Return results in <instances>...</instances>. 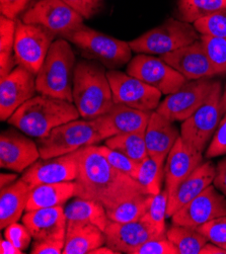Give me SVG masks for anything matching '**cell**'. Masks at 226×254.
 Returning a JSON list of instances; mask_svg holds the SVG:
<instances>
[{"label":"cell","instance_id":"cell-33","mask_svg":"<svg viewBox=\"0 0 226 254\" xmlns=\"http://www.w3.org/2000/svg\"><path fill=\"white\" fill-rule=\"evenodd\" d=\"M153 195L142 194L126 200L113 209L107 210L110 221L116 223H129L141 219L148 211Z\"/></svg>","mask_w":226,"mask_h":254},{"label":"cell","instance_id":"cell-16","mask_svg":"<svg viewBox=\"0 0 226 254\" xmlns=\"http://www.w3.org/2000/svg\"><path fill=\"white\" fill-rule=\"evenodd\" d=\"M78 150L50 159H39L23 172L21 179L33 188L64 182H75L78 176Z\"/></svg>","mask_w":226,"mask_h":254},{"label":"cell","instance_id":"cell-36","mask_svg":"<svg viewBox=\"0 0 226 254\" xmlns=\"http://www.w3.org/2000/svg\"><path fill=\"white\" fill-rule=\"evenodd\" d=\"M193 24L201 36L226 38V8L201 18Z\"/></svg>","mask_w":226,"mask_h":254},{"label":"cell","instance_id":"cell-26","mask_svg":"<svg viewBox=\"0 0 226 254\" xmlns=\"http://www.w3.org/2000/svg\"><path fill=\"white\" fill-rule=\"evenodd\" d=\"M34 188L21 177L12 185L0 189V227L1 229L17 222L26 211L27 204Z\"/></svg>","mask_w":226,"mask_h":254},{"label":"cell","instance_id":"cell-20","mask_svg":"<svg viewBox=\"0 0 226 254\" xmlns=\"http://www.w3.org/2000/svg\"><path fill=\"white\" fill-rule=\"evenodd\" d=\"M106 245L120 253L131 254L134 249L159 235L145 215L134 222L110 221L105 230ZM165 235V234H163Z\"/></svg>","mask_w":226,"mask_h":254},{"label":"cell","instance_id":"cell-5","mask_svg":"<svg viewBox=\"0 0 226 254\" xmlns=\"http://www.w3.org/2000/svg\"><path fill=\"white\" fill-rule=\"evenodd\" d=\"M64 39L76 46L82 56L117 70L131 61L132 49L129 43L94 31L86 25L68 34Z\"/></svg>","mask_w":226,"mask_h":254},{"label":"cell","instance_id":"cell-10","mask_svg":"<svg viewBox=\"0 0 226 254\" xmlns=\"http://www.w3.org/2000/svg\"><path fill=\"white\" fill-rule=\"evenodd\" d=\"M55 36L38 24L24 23L16 19L14 55L18 65L38 74Z\"/></svg>","mask_w":226,"mask_h":254},{"label":"cell","instance_id":"cell-11","mask_svg":"<svg viewBox=\"0 0 226 254\" xmlns=\"http://www.w3.org/2000/svg\"><path fill=\"white\" fill-rule=\"evenodd\" d=\"M215 83L211 78L188 80L177 91L168 94L155 111L173 123L184 122L205 103Z\"/></svg>","mask_w":226,"mask_h":254},{"label":"cell","instance_id":"cell-19","mask_svg":"<svg viewBox=\"0 0 226 254\" xmlns=\"http://www.w3.org/2000/svg\"><path fill=\"white\" fill-rule=\"evenodd\" d=\"M151 114L152 112L115 104L107 114L92 121L99 135L106 141L118 134L145 133Z\"/></svg>","mask_w":226,"mask_h":254},{"label":"cell","instance_id":"cell-47","mask_svg":"<svg viewBox=\"0 0 226 254\" xmlns=\"http://www.w3.org/2000/svg\"><path fill=\"white\" fill-rule=\"evenodd\" d=\"M0 253L1 254H22L23 251L18 249L7 239H1V242H0Z\"/></svg>","mask_w":226,"mask_h":254},{"label":"cell","instance_id":"cell-49","mask_svg":"<svg viewBox=\"0 0 226 254\" xmlns=\"http://www.w3.org/2000/svg\"><path fill=\"white\" fill-rule=\"evenodd\" d=\"M17 181V175L13 173H1L0 176V189L6 188Z\"/></svg>","mask_w":226,"mask_h":254},{"label":"cell","instance_id":"cell-39","mask_svg":"<svg viewBox=\"0 0 226 254\" xmlns=\"http://www.w3.org/2000/svg\"><path fill=\"white\" fill-rule=\"evenodd\" d=\"M197 229L209 242L226 249V216L209 221L199 226Z\"/></svg>","mask_w":226,"mask_h":254},{"label":"cell","instance_id":"cell-30","mask_svg":"<svg viewBox=\"0 0 226 254\" xmlns=\"http://www.w3.org/2000/svg\"><path fill=\"white\" fill-rule=\"evenodd\" d=\"M166 236L178 249V254H200L201 249L209 242L197 228L174 224L166 230Z\"/></svg>","mask_w":226,"mask_h":254},{"label":"cell","instance_id":"cell-1","mask_svg":"<svg viewBox=\"0 0 226 254\" xmlns=\"http://www.w3.org/2000/svg\"><path fill=\"white\" fill-rule=\"evenodd\" d=\"M79 171L75 196L92 199L106 210L142 194H147L137 181L113 167L95 145L78 150Z\"/></svg>","mask_w":226,"mask_h":254},{"label":"cell","instance_id":"cell-4","mask_svg":"<svg viewBox=\"0 0 226 254\" xmlns=\"http://www.w3.org/2000/svg\"><path fill=\"white\" fill-rule=\"evenodd\" d=\"M75 66L76 59L69 41L63 38L55 40L36 75L37 91L73 103Z\"/></svg>","mask_w":226,"mask_h":254},{"label":"cell","instance_id":"cell-29","mask_svg":"<svg viewBox=\"0 0 226 254\" xmlns=\"http://www.w3.org/2000/svg\"><path fill=\"white\" fill-rule=\"evenodd\" d=\"M16 19L0 16V79L8 75L17 64L14 55Z\"/></svg>","mask_w":226,"mask_h":254},{"label":"cell","instance_id":"cell-45","mask_svg":"<svg viewBox=\"0 0 226 254\" xmlns=\"http://www.w3.org/2000/svg\"><path fill=\"white\" fill-rule=\"evenodd\" d=\"M65 240H35L32 245V254H61Z\"/></svg>","mask_w":226,"mask_h":254},{"label":"cell","instance_id":"cell-48","mask_svg":"<svg viewBox=\"0 0 226 254\" xmlns=\"http://www.w3.org/2000/svg\"><path fill=\"white\" fill-rule=\"evenodd\" d=\"M200 254H226V249L221 248L220 246L207 242L204 247L201 249Z\"/></svg>","mask_w":226,"mask_h":254},{"label":"cell","instance_id":"cell-44","mask_svg":"<svg viewBox=\"0 0 226 254\" xmlns=\"http://www.w3.org/2000/svg\"><path fill=\"white\" fill-rule=\"evenodd\" d=\"M83 18L89 19L103 8L102 0H63Z\"/></svg>","mask_w":226,"mask_h":254},{"label":"cell","instance_id":"cell-21","mask_svg":"<svg viewBox=\"0 0 226 254\" xmlns=\"http://www.w3.org/2000/svg\"><path fill=\"white\" fill-rule=\"evenodd\" d=\"M22 223L34 240H65L67 218L63 206L26 212Z\"/></svg>","mask_w":226,"mask_h":254},{"label":"cell","instance_id":"cell-41","mask_svg":"<svg viewBox=\"0 0 226 254\" xmlns=\"http://www.w3.org/2000/svg\"><path fill=\"white\" fill-rule=\"evenodd\" d=\"M4 238L10 241L21 251H24L29 248L33 237L26 225L15 222L5 228Z\"/></svg>","mask_w":226,"mask_h":254},{"label":"cell","instance_id":"cell-14","mask_svg":"<svg viewBox=\"0 0 226 254\" xmlns=\"http://www.w3.org/2000/svg\"><path fill=\"white\" fill-rule=\"evenodd\" d=\"M36 74L17 65L0 79V119L7 121L23 104L35 96Z\"/></svg>","mask_w":226,"mask_h":254},{"label":"cell","instance_id":"cell-40","mask_svg":"<svg viewBox=\"0 0 226 254\" xmlns=\"http://www.w3.org/2000/svg\"><path fill=\"white\" fill-rule=\"evenodd\" d=\"M131 254H178V249L165 234L145 242Z\"/></svg>","mask_w":226,"mask_h":254},{"label":"cell","instance_id":"cell-28","mask_svg":"<svg viewBox=\"0 0 226 254\" xmlns=\"http://www.w3.org/2000/svg\"><path fill=\"white\" fill-rule=\"evenodd\" d=\"M67 221H80L95 225L105 232L110 219L106 208L98 201L77 197L64 208Z\"/></svg>","mask_w":226,"mask_h":254},{"label":"cell","instance_id":"cell-22","mask_svg":"<svg viewBox=\"0 0 226 254\" xmlns=\"http://www.w3.org/2000/svg\"><path fill=\"white\" fill-rule=\"evenodd\" d=\"M202 163V153L191 149L180 137L171 148L164 164V182L168 196Z\"/></svg>","mask_w":226,"mask_h":254},{"label":"cell","instance_id":"cell-34","mask_svg":"<svg viewBox=\"0 0 226 254\" xmlns=\"http://www.w3.org/2000/svg\"><path fill=\"white\" fill-rule=\"evenodd\" d=\"M149 195H156L162 190L164 180V164H161L151 157H147L140 164L135 179Z\"/></svg>","mask_w":226,"mask_h":254},{"label":"cell","instance_id":"cell-42","mask_svg":"<svg viewBox=\"0 0 226 254\" xmlns=\"http://www.w3.org/2000/svg\"><path fill=\"white\" fill-rule=\"evenodd\" d=\"M226 155V113L221 119L217 130L206 149V158Z\"/></svg>","mask_w":226,"mask_h":254},{"label":"cell","instance_id":"cell-31","mask_svg":"<svg viewBox=\"0 0 226 254\" xmlns=\"http://www.w3.org/2000/svg\"><path fill=\"white\" fill-rule=\"evenodd\" d=\"M105 145L121 152L138 163H141L149 156L145 143V133L118 134L107 139Z\"/></svg>","mask_w":226,"mask_h":254},{"label":"cell","instance_id":"cell-35","mask_svg":"<svg viewBox=\"0 0 226 254\" xmlns=\"http://www.w3.org/2000/svg\"><path fill=\"white\" fill-rule=\"evenodd\" d=\"M167 204H168V193L166 190H162L158 194L153 195L151 204L149 206L145 217L148 219L153 226L155 231L159 235L166 234L165 229V217L167 212Z\"/></svg>","mask_w":226,"mask_h":254},{"label":"cell","instance_id":"cell-7","mask_svg":"<svg viewBox=\"0 0 226 254\" xmlns=\"http://www.w3.org/2000/svg\"><path fill=\"white\" fill-rule=\"evenodd\" d=\"M104 141L93 121L74 120L55 128L48 136L38 139L42 159H50L72 153L86 146Z\"/></svg>","mask_w":226,"mask_h":254},{"label":"cell","instance_id":"cell-17","mask_svg":"<svg viewBox=\"0 0 226 254\" xmlns=\"http://www.w3.org/2000/svg\"><path fill=\"white\" fill-rule=\"evenodd\" d=\"M168 65L179 71L187 80L212 78L219 75L200 40L160 56Z\"/></svg>","mask_w":226,"mask_h":254},{"label":"cell","instance_id":"cell-25","mask_svg":"<svg viewBox=\"0 0 226 254\" xmlns=\"http://www.w3.org/2000/svg\"><path fill=\"white\" fill-rule=\"evenodd\" d=\"M104 244H106L105 232L95 225L80 221H67L63 254H89Z\"/></svg>","mask_w":226,"mask_h":254},{"label":"cell","instance_id":"cell-27","mask_svg":"<svg viewBox=\"0 0 226 254\" xmlns=\"http://www.w3.org/2000/svg\"><path fill=\"white\" fill-rule=\"evenodd\" d=\"M76 183L64 182L35 187L30 194L26 212L64 206L76 193Z\"/></svg>","mask_w":226,"mask_h":254},{"label":"cell","instance_id":"cell-50","mask_svg":"<svg viewBox=\"0 0 226 254\" xmlns=\"http://www.w3.org/2000/svg\"><path fill=\"white\" fill-rule=\"evenodd\" d=\"M89 254H119L117 251H115L114 249H112L111 247L107 246H99L97 248H95L94 250H92Z\"/></svg>","mask_w":226,"mask_h":254},{"label":"cell","instance_id":"cell-43","mask_svg":"<svg viewBox=\"0 0 226 254\" xmlns=\"http://www.w3.org/2000/svg\"><path fill=\"white\" fill-rule=\"evenodd\" d=\"M37 1L38 0H0V11L8 18L17 19Z\"/></svg>","mask_w":226,"mask_h":254},{"label":"cell","instance_id":"cell-12","mask_svg":"<svg viewBox=\"0 0 226 254\" xmlns=\"http://www.w3.org/2000/svg\"><path fill=\"white\" fill-rule=\"evenodd\" d=\"M107 76L115 104L146 112H153L159 106L162 93L158 89L119 70H109Z\"/></svg>","mask_w":226,"mask_h":254},{"label":"cell","instance_id":"cell-51","mask_svg":"<svg viewBox=\"0 0 226 254\" xmlns=\"http://www.w3.org/2000/svg\"><path fill=\"white\" fill-rule=\"evenodd\" d=\"M221 101H222V108H223V112L224 114L226 113V85L224 87V90L222 92V98H221Z\"/></svg>","mask_w":226,"mask_h":254},{"label":"cell","instance_id":"cell-13","mask_svg":"<svg viewBox=\"0 0 226 254\" xmlns=\"http://www.w3.org/2000/svg\"><path fill=\"white\" fill-rule=\"evenodd\" d=\"M127 73L166 95L177 91L188 81L160 57L147 54L135 56L128 63Z\"/></svg>","mask_w":226,"mask_h":254},{"label":"cell","instance_id":"cell-18","mask_svg":"<svg viewBox=\"0 0 226 254\" xmlns=\"http://www.w3.org/2000/svg\"><path fill=\"white\" fill-rule=\"evenodd\" d=\"M41 158L39 147L32 139L14 129L0 135V166L16 172L26 171Z\"/></svg>","mask_w":226,"mask_h":254},{"label":"cell","instance_id":"cell-37","mask_svg":"<svg viewBox=\"0 0 226 254\" xmlns=\"http://www.w3.org/2000/svg\"><path fill=\"white\" fill-rule=\"evenodd\" d=\"M200 39L218 74L226 73V38L201 36Z\"/></svg>","mask_w":226,"mask_h":254},{"label":"cell","instance_id":"cell-32","mask_svg":"<svg viewBox=\"0 0 226 254\" xmlns=\"http://www.w3.org/2000/svg\"><path fill=\"white\" fill-rule=\"evenodd\" d=\"M226 8V0H178V19L195 21Z\"/></svg>","mask_w":226,"mask_h":254},{"label":"cell","instance_id":"cell-15","mask_svg":"<svg viewBox=\"0 0 226 254\" xmlns=\"http://www.w3.org/2000/svg\"><path fill=\"white\" fill-rule=\"evenodd\" d=\"M226 216V196L214 186L204 191L171 216L174 225L198 228L209 221Z\"/></svg>","mask_w":226,"mask_h":254},{"label":"cell","instance_id":"cell-8","mask_svg":"<svg viewBox=\"0 0 226 254\" xmlns=\"http://www.w3.org/2000/svg\"><path fill=\"white\" fill-rule=\"evenodd\" d=\"M222 92L221 82L216 81L205 103L182 124L181 138L191 149L199 153H203L224 116L221 101Z\"/></svg>","mask_w":226,"mask_h":254},{"label":"cell","instance_id":"cell-46","mask_svg":"<svg viewBox=\"0 0 226 254\" xmlns=\"http://www.w3.org/2000/svg\"><path fill=\"white\" fill-rule=\"evenodd\" d=\"M214 187L226 196V157L216 166V173L213 181Z\"/></svg>","mask_w":226,"mask_h":254},{"label":"cell","instance_id":"cell-3","mask_svg":"<svg viewBox=\"0 0 226 254\" xmlns=\"http://www.w3.org/2000/svg\"><path fill=\"white\" fill-rule=\"evenodd\" d=\"M73 103L84 120L107 114L115 105L105 66L94 60L76 63L73 79Z\"/></svg>","mask_w":226,"mask_h":254},{"label":"cell","instance_id":"cell-38","mask_svg":"<svg viewBox=\"0 0 226 254\" xmlns=\"http://www.w3.org/2000/svg\"><path fill=\"white\" fill-rule=\"evenodd\" d=\"M95 147L100 153L105 156V158L113 167H115L116 169L124 173L128 174L134 180L136 179V174H137L140 163L134 161L128 156L121 153V152L108 147L107 145H102V146L95 145Z\"/></svg>","mask_w":226,"mask_h":254},{"label":"cell","instance_id":"cell-23","mask_svg":"<svg viewBox=\"0 0 226 254\" xmlns=\"http://www.w3.org/2000/svg\"><path fill=\"white\" fill-rule=\"evenodd\" d=\"M181 137L173 122L153 111L145 131V143L149 157L164 164L169 152Z\"/></svg>","mask_w":226,"mask_h":254},{"label":"cell","instance_id":"cell-24","mask_svg":"<svg viewBox=\"0 0 226 254\" xmlns=\"http://www.w3.org/2000/svg\"><path fill=\"white\" fill-rule=\"evenodd\" d=\"M215 173L216 167L210 161L203 162L199 165L179 185L173 193L168 196L167 217H171L211 186L214 181Z\"/></svg>","mask_w":226,"mask_h":254},{"label":"cell","instance_id":"cell-2","mask_svg":"<svg viewBox=\"0 0 226 254\" xmlns=\"http://www.w3.org/2000/svg\"><path fill=\"white\" fill-rule=\"evenodd\" d=\"M79 117L80 114L73 103L40 94L23 104L7 122L27 136L41 139L57 127Z\"/></svg>","mask_w":226,"mask_h":254},{"label":"cell","instance_id":"cell-9","mask_svg":"<svg viewBox=\"0 0 226 254\" xmlns=\"http://www.w3.org/2000/svg\"><path fill=\"white\" fill-rule=\"evenodd\" d=\"M20 19L24 23L38 24L56 38H65L83 23V17L63 0H38Z\"/></svg>","mask_w":226,"mask_h":254},{"label":"cell","instance_id":"cell-6","mask_svg":"<svg viewBox=\"0 0 226 254\" xmlns=\"http://www.w3.org/2000/svg\"><path fill=\"white\" fill-rule=\"evenodd\" d=\"M200 37L194 24L169 17L158 27L129 42V45L135 53L161 56L195 43Z\"/></svg>","mask_w":226,"mask_h":254}]
</instances>
